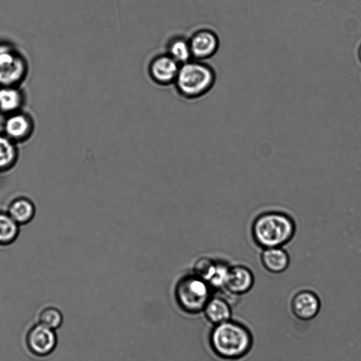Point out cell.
<instances>
[{
	"instance_id": "cell-1",
	"label": "cell",
	"mask_w": 361,
	"mask_h": 361,
	"mask_svg": "<svg viewBox=\"0 0 361 361\" xmlns=\"http://www.w3.org/2000/svg\"><path fill=\"white\" fill-rule=\"evenodd\" d=\"M251 230L254 243L262 249L284 247L294 239L297 223L289 213L268 211L254 220Z\"/></svg>"
},
{
	"instance_id": "cell-2",
	"label": "cell",
	"mask_w": 361,
	"mask_h": 361,
	"mask_svg": "<svg viewBox=\"0 0 361 361\" xmlns=\"http://www.w3.org/2000/svg\"><path fill=\"white\" fill-rule=\"evenodd\" d=\"M211 343L218 356L235 360L248 353L253 341L251 332L244 326L229 320L216 325L211 336Z\"/></svg>"
},
{
	"instance_id": "cell-3",
	"label": "cell",
	"mask_w": 361,
	"mask_h": 361,
	"mask_svg": "<svg viewBox=\"0 0 361 361\" xmlns=\"http://www.w3.org/2000/svg\"><path fill=\"white\" fill-rule=\"evenodd\" d=\"M216 75L214 69L200 60H192L180 66L174 82L180 95L188 99L199 98L214 87Z\"/></svg>"
},
{
	"instance_id": "cell-4",
	"label": "cell",
	"mask_w": 361,
	"mask_h": 361,
	"mask_svg": "<svg viewBox=\"0 0 361 361\" xmlns=\"http://www.w3.org/2000/svg\"><path fill=\"white\" fill-rule=\"evenodd\" d=\"M211 290L206 281L192 273L178 280L175 295L180 308L188 313H197L204 310L211 298Z\"/></svg>"
},
{
	"instance_id": "cell-5",
	"label": "cell",
	"mask_w": 361,
	"mask_h": 361,
	"mask_svg": "<svg viewBox=\"0 0 361 361\" xmlns=\"http://www.w3.org/2000/svg\"><path fill=\"white\" fill-rule=\"evenodd\" d=\"M29 72L25 56L10 45H0V87L19 86Z\"/></svg>"
},
{
	"instance_id": "cell-6",
	"label": "cell",
	"mask_w": 361,
	"mask_h": 361,
	"mask_svg": "<svg viewBox=\"0 0 361 361\" xmlns=\"http://www.w3.org/2000/svg\"><path fill=\"white\" fill-rule=\"evenodd\" d=\"M230 266L223 259L202 256L195 261L193 273L206 281L212 289H224Z\"/></svg>"
},
{
	"instance_id": "cell-7",
	"label": "cell",
	"mask_w": 361,
	"mask_h": 361,
	"mask_svg": "<svg viewBox=\"0 0 361 361\" xmlns=\"http://www.w3.org/2000/svg\"><path fill=\"white\" fill-rule=\"evenodd\" d=\"M322 303L315 291L305 288L296 291L291 301L293 315L299 320L308 322L315 319L321 310Z\"/></svg>"
},
{
	"instance_id": "cell-8",
	"label": "cell",
	"mask_w": 361,
	"mask_h": 361,
	"mask_svg": "<svg viewBox=\"0 0 361 361\" xmlns=\"http://www.w3.org/2000/svg\"><path fill=\"white\" fill-rule=\"evenodd\" d=\"M27 344L33 354L44 357L55 350L58 344V337L55 330L39 323L29 331Z\"/></svg>"
},
{
	"instance_id": "cell-9",
	"label": "cell",
	"mask_w": 361,
	"mask_h": 361,
	"mask_svg": "<svg viewBox=\"0 0 361 361\" xmlns=\"http://www.w3.org/2000/svg\"><path fill=\"white\" fill-rule=\"evenodd\" d=\"M180 65L168 54L155 57L149 65V74L152 80L161 86L174 84Z\"/></svg>"
},
{
	"instance_id": "cell-10",
	"label": "cell",
	"mask_w": 361,
	"mask_h": 361,
	"mask_svg": "<svg viewBox=\"0 0 361 361\" xmlns=\"http://www.w3.org/2000/svg\"><path fill=\"white\" fill-rule=\"evenodd\" d=\"M193 60L203 61L213 57L218 51V35L209 29L195 32L189 40Z\"/></svg>"
},
{
	"instance_id": "cell-11",
	"label": "cell",
	"mask_w": 361,
	"mask_h": 361,
	"mask_svg": "<svg viewBox=\"0 0 361 361\" xmlns=\"http://www.w3.org/2000/svg\"><path fill=\"white\" fill-rule=\"evenodd\" d=\"M34 127L32 116L20 111L9 114L5 123V134L16 143L24 142L31 138Z\"/></svg>"
},
{
	"instance_id": "cell-12",
	"label": "cell",
	"mask_w": 361,
	"mask_h": 361,
	"mask_svg": "<svg viewBox=\"0 0 361 361\" xmlns=\"http://www.w3.org/2000/svg\"><path fill=\"white\" fill-rule=\"evenodd\" d=\"M255 283L253 271L244 265H231L224 289L230 294L242 295L251 290Z\"/></svg>"
},
{
	"instance_id": "cell-13",
	"label": "cell",
	"mask_w": 361,
	"mask_h": 361,
	"mask_svg": "<svg viewBox=\"0 0 361 361\" xmlns=\"http://www.w3.org/2000/svg\"><path fill=\"white\" fill-rule=\"evenodd\" d=\"M260 259L265 270L277 275L284 273L291 263L290 256L284 247L263 249Z\"/></svg>"
},
{
	"instance_id": "cell-14",
	"label": "cell",
	"mask_w": 361,
	"mask_h": 361,
	"mask_svg": "<svg viewBox=\"0 0 361 361\" xmlns=\"http://www.w3.org/2000/svg\"><path fill=\"white\" fill-rule=\"evenodd\" d=\"M25 97L19 86L0 87V112L11 114L22 110Z\"/></svg>"
},
{
	"instance_id": "cell-15",
	"label": "cell",
	"mask_w": 361,
	"mask_h": 361,
	"mask_svg": "<svg viewBox=\"0 0 361 361\" xmlns=\"http://www.w3.org/2000/svg\"><path fill=\"white\" fill-rule=\"evenodd\" d=\"M204 310L207 319L216 325L230 320L232 316L230 304L220 297H211Z\"/></svg>"
},
{
	"instance_id": "cell-16",
	"label": "cell",
	"mask_w": 361,
	"mask_h": 361,
	"mask_svg": "<svg viewBox=\"0 0 361 361\" xmlns=\"http://www.w3.org/2000/svg\"><path fill=\"white\" fill-rule=\"evenodd\" d=\"M8 214L19 225H25L34 218L36 209L30 200L18 199L11 204Z\"/></svg>"
},
{
	"instance_id": "cell-17",
	"label": "cell",
	"mask_w": 361,
	"mask_h": 361,
	"mask_svg": "<svg viewBox=\"0 0 361 361\" xmlns=\"http://www.w3.org/2000/svg\"><path fill=\"white\" fill-rule=\"evenodd\" d=\"M18 157L16 143L6 134H0V172L12 168Z\"/></svg>"
},
{
	"instance_id": "cell-18",
	"label": "cell",
	"mask_w": 361,
	"mask_h": 361,
	"mask_svg": "<svg viewBox=\"0 0 361 361\" xmlns=\"http://www.w3.org/2000/svg\"><path fill=\"white\" fill-rule=\"evenodd\" d=\"M179 65L193 60L189 40L182 37L172 39L167 46V53Z\"/></svg>"
},
{
	"instance_id": "cell-19",
	"label": "cell",
	"mask_w": 361,
	"mask_h": 361,
	"mask_svg": "<svg viewBox=\"0 0 361 361\" xmlns=\"http://www.w3.org/2000/svg\"><path fill=\"white\" fill-rule=\"evenodd\" d=\"M20 233V225L8 213L0 212V246L13 243Z\"/></svg>"
},
{
	"instance_id": "cell-20",
	"label": "cell",
	"mask_w": 361,
	"mask_h": 361,
	"mask_svg": "<svg viewBox=\"0 0 361 361\" xmlns=\"http://www.w3.org/2000/svg\"><path fill=\"white\" fill-rule=\"evenodd\" d=\"M39 320L40 324L55 330L61 327L64 318L59 309L55 307H48L41 312Z\"/></svg>"
},
{
	"instance_id": "cell-21",
	"label": "cell",
	"mask_w": 361,
	"mask_h": 361,
	"mask_svg": "<svg viewBox=\"0 0 361 361\" xmlns=\"http://www.w3.org/2000/svg\"><path fill=\"white\" fill-rule=\"evenodd\" d=\"M357 57H358L359 61L361 63V44L357 49Z\"/></svg>"
}]
</instances>
